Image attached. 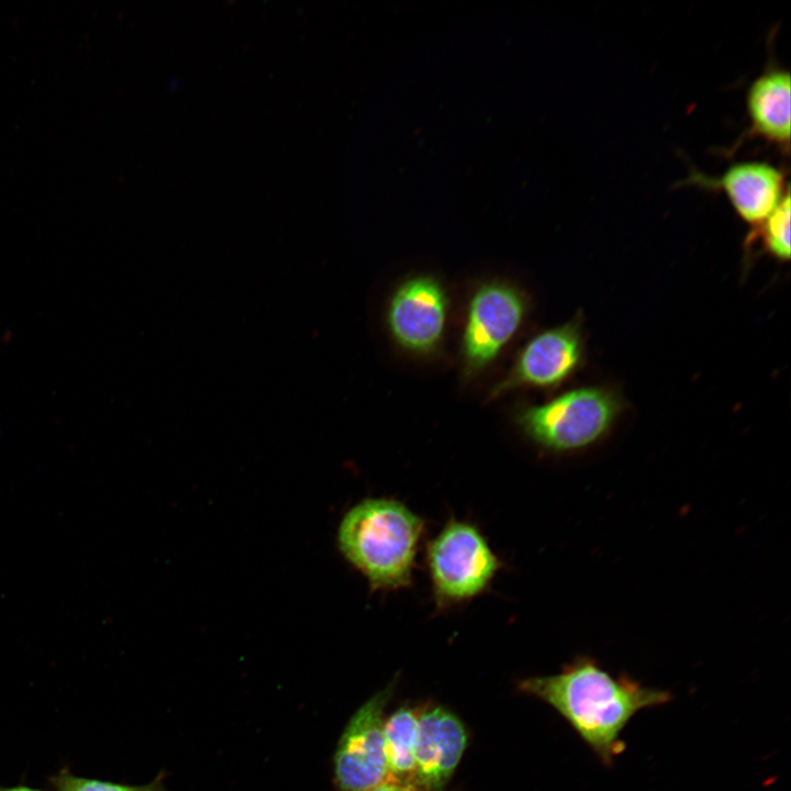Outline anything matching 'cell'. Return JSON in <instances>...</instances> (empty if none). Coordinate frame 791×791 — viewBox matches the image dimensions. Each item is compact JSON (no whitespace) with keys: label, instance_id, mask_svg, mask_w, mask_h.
<instances>
[{"label":"cell","instance_id":"obj_12","mask_svg":"<svg viewBox=\"0 0 791 791\" xmlns=\"http://www.w3.org/2000/svg\"><path fill=\"white\" fill-rule=\"evenodd\" d=\"M419 712L408 705L385 720V751L388 782L412 784L415 769Z\"/></svg>","mask_w":791,"mask_h":791},{"label":"cell","instance_id":"obj_2","mask_svg":"<svg viewBox=\"0 0 791 791\" xmlns=\"http://www.w3.org/2000/svg\"><path fill=\"white\" fill-rule=\"evenodd\" d=\"M424 532V520L399 500L367 498L344 514L337 545L371 591H396L412 584Z\"/></svg>","mask_w":791,"mask_h":791},{"label":"cell","instance_id":"obj_11","mask_svg":"<svg viewBox=\"0 0 791 791\" xmlns=\"http://www.w3.org/2000/svg\"><path fill=\"white\" fill-rule=\"evenodd\" d=\"M747 112L755 134L788 146L790 141V74L773 68L756 78L747 91Z\"/></svg>","mask_w":791,"mask_h":791},{"label":"cell","instance_id":"obj_5","mask_svg":"<svg viewBox=\"0 0 791 791\" xmlns=\"http://www.w3.org/2000/svg\"><path fill=\"white\" fill-rule=\"evenodd\" d=\"M525 293L504 280L479 285L468 300L460 342L463 372L471 378L489 367L522 326Z\"/></svg>","mask_w":791,"mask_h":791},{"label":"cell","instance_id":"obj_14","mask_svg":"<svg viewBox=\"0 0 791 791\" xmlns=\"http://www.w3.org/2000/svg\"><path fill=\"white\" fill-rule=\"evenodd\" d=\"M758 226L756 236L765 249L779 260L790 258V192L784 193L777 208Z\"/></svg>","mask_w":791,"mask_h":791},{"label":"cell","instance_id":"obj_9","mask_svg":"<svg viewBox=\"0 0 791 791\" xmlns=\"http://www.w3.org/2000/svg\"><path fill=\"white\" fill-rule=\"evenodd\" d=\"M461 720L442 705L419 712L413 786L423 791H443L467 746Z\"/></svg>","mask_w":791,"mask_h":791},{"label":"cell","instance_id":"obj_13","mask_svg":"<svg viewBox=\"0 0 791 791\" xmlns=\"http://www.w3.org/2000/svg\"><path fill=\"white\" fill-rule=\"evenodd\" d=\"M164 779L165 773L159 772L146 784L131 786L77 776L64 767L51 776L48 782L54 791H170L165 787Z\"/></svg>","mask_w":791,"mask_h":791},{"label":"cell","instance_id":"obj_17","mask_svg":"<svg viewBox=\"0 0 791 791\" xmlns=\"http://www.w3.org/2000/svg\"><path fill=\"white\" fill-rule=\"evenodd\" d=\"M11 336H12V333L9 332V331H7V332L2 335L1 339H2V342H3L4 344H8V343H10V341H11Z\"/></svg>","mask_w":791,"mask_h":791},{"label":"cell","instance_id":"obj_15","mask_svg":"<svg viewBox=\"0 0 791 791\" xmlns=\"http://www.w3.org/2000/svg\"><path fill=\"white\" fill-rule=\"evenodd\" d=\"M367 791H423L412 784H401L394 782H385Z\"/></svg>","mask_w":791,"mask_h":791},{"label":"cell","instance_id":"obj_7","mask_svg":"<svg viewBox=\"0 0 791 791\" xmlns=\"http://www.w3.org/2000/svg\"><path fill=\"white\" fill-rule=\"evenodd\" d=\"M449 300L433 275L419 274L400 282L391 293L386 324L392 341L414 355L436 352L445 335Z\"/></svg>","mask_w":791,"mask_h":791},{"label":"cell","instance_id":"obj_1","mask_svg":"<svg viewBox=\"0 0 791 791\" xmlns=\"http://www.w3.org/2000/svg\"><path fill=\"white\" fill-rule=\"evenodd\" d=\"M519 689L550 705L604 767H612L626 744L622 734L646 709L668 704L670 691L650 688L626 675L614 676L581 657L550 676L522 680Z\"/></svg>","mask_w":791,"mask_h":791},{"label":"cell","instance_id":"obj_8","mask_svg":"<svg viewBox=\"0 0 791 791\" xmlns=\"http://www.w3.org/2000/svg\"><path fill=\"white\" fill-rule=\"evenodd\" d=\"M584 360L580 322L571 320L533 336L520 350L509 371L489 392V399L521 389H552L570 379Z\"/></svg>","mask_w":791,"mask_h":791},{"label":"cell","instance_id":"obj_10","mask_svg":"<svg viewBox=\"0 0 791 791\" xmlns=\"http://www.w3.org/2000/svg\"><path fill=\"white\" fill-rule=\"evenodd\" d=\"M701 183L720 188L740 219L754 225L764 222L789 190L783 174L762 161L737 163L720 178Z\"/></svg>","mask_w":791,"mask_h":791},{"label":"cell","instance_id":"obj_3","mask_svg":"<svg viewBox=\"0 0 791 791\" xmlns=\"http://www.w3.org/2000/svg\"><path fill=\"white\" fill-rule=\"evenodd\" d=\"M623 402L605 387H581L554 399L527 405L515 414L522 433L552 452L587 447L603 437L622 412Z\"/></svg>","mask_w":791,"mask_h":791},{"label":"cell","instance_id":"obj_4","mask_svg":"<svg viewBox=\"0 0 791 791\" xmlns=\"http://www.w3.org/2000/svg\"><path fill=\"white\" fill-rule=\"evenodd\" d=\"M425 562L438 611L482 594L502 568L479 527L453 517L427 544Z\"/></svg>","mask_w":791,"mask_h":791},{"label":"cell","instance_id":"obj_6","mask_svg":"<svg viewBox=\"0 0 791 791\" xmlns=\"http://www.w3.org/2000/svg\"><path fill=\"white\" fill-rule=\"evenodd\" d=\"M393 688L388 684L370 697L344 727L333 756L338 791H367L388 782L383 713Z\"/></svg>","mask_w":791,"mask_h":791},{"label":"cell","instance_id":"obj_16","mask_svg":"<svg viewBox=\"0 0 791 791\" xmlns=\"http://www.w3.org/2000/svg\"><path fill=\"white\" fill-rule=\"evenodd\" d=\"M0 791H44V790L32 788V787L24 786V784H19V786H11V787L0 786Z\"/></svg>","mask_w":791,"mask_h":791}]
</instances>
